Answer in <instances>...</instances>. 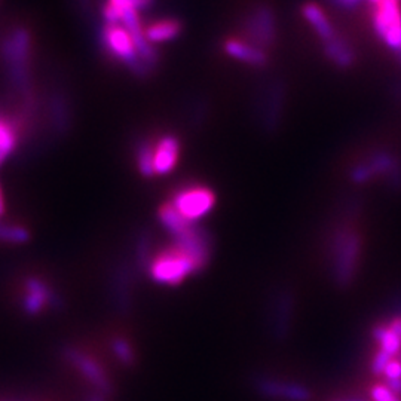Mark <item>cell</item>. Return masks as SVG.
Here are the masks:
<instances>
[{
  "label": "cell",
  "mask_w": 401,
  "mask_h": 401,
  "mask_svg": "<svg viewBox=\"0 0 401 401\" xmlns=\"http://www.w3.org/2000/svg\"><path fill=\"white\" fill-rule=\"evenodd\" d=\"M33 39L27 27H14L0 42V55L6 66L8 80L28 106L33 100L32 85Z\"/></svg>",
  "instance_id": "cell-1"
},
{
  "label": "cell",
  "mask_w": 401,
  "mask_h": 401,
  "mask_svg": "<svg viewBox=\"0 0 401 401\" xmlns=\"http://www.w3.org/2000/svg\"><path fill=\"white\" fill-rule=\"evenodd\" d=\"M363 241L355 229L349 226L339 227L332 239V272L335 283L346 288L355 277L358 269Z\"/></svg>",
  "instance_id": "cell-2"
},
{
  "label": "cell",
  "mask_w": 401,
  "mask_h": 401,
  "mask_svg": "<svg viewBox=\"0 0 401 401\" xmlns=\"http://www.w3.org/2000/svg\"><path fill=\"white\" fill-rule=\"evenodd\" d=\"M149 277L160 286H178L198 269L186 254L171 243L156 253L147 269Z\"/></svg>",
  "instance_id": "cell-3"
},
{
  "label": "cell",
  "mask_w": 401,
  "mask_h": 401,
  "mask_svg": "<svg viewBox=\"0 0 401 401\" xmlns=\"http://www.w3.org/2000/svg\"><path fill=\"white\" fill-rule=\"evenodd\" d=\"M171 204L187 222L195 223L205 217L216 205V194L203 185H189L178 189L173 195Z\"/></svg>",
  "instance_id": "cell-4"
},
{
  "label": "cell",
  "mask_w": 401,
  "mask_h": 401,
  "mask_svg": "<svg viewBox=\"0 0 401 401\" xmlns=\"http://www.w3.org/2000/svg\"><path fill=\"white\" fill-rule=\"evenodd\" d=\"M62 355L67 363L75 367L86 382L91 384L95 389V393L109 397L113 394V384L106 373L104 367L98 363L95 358L88 355L84 351H80L76 346L66 345L62 348Z\"/></svg>",
  "instance_id": "cell-5"
},
{
  "label": "cell",
  "mask_w": 401,
  "mask_h": 401,
  "mask_svg": "<svg viewBox=\"0 0 401 401\" xmlns=\"http://www.w3.org/2000/svg\"><path fill=\"white\" fill-rule=\"evenodd\" d=\"M102 37L104 48L113 58L128 64L136 73H147V68L140 62L133 35L122 24H106Z\"/></svg>",
  "instance_id": "cell-6"
},
{
  "label": "cell",
  "mask_w": 401,
  "mask_h": 401,
  "mask_svg": "<svg viewBox=\"0 0 401 401\" xmlns=\"http://www.w3.org/2000/svg\"><path fill=\"white\" fill-rule=\"evenodd\" d=\"M373 27L376 35L394 51H401V8L400 0H380L375 5Z\"/></svg>",
  "instance_id": "cell-7"
},
{
  "label": "cell",
  "mask_w": 401,
  "mask_h": 401,
  "mask_svg": "<svg viewBox=\"0 0 401 401\" xmlns=\"http://www.w3.org/2000/svg\"><path fill=\"white\" fill-rule=\"evenodd\" d=\"M24 297L23 310L28 317H37L45 308L62 310L64 308V300L54 288L49 287L42 278L28 277L24 281Z\"/></svg>",
  "instance_id": "cell-8"
},
{
  "label": "cell",
  "mask_w": 401,
  "mask_h": 401,
  "mask_svg": "<svg viewBox=\"0 0 401 401\" xmlns=\"http://www.w3.org/2000/svg\"><path fill=\"white\" fill-rule=\"evenodd\" d=\"M173 244L192 260L198 272L208 265L212 257V239L205 229L190 226L186 232L174 238Z\"/></svg>",
  "instance_id": "cell-9"
},
{
  "label": "cell",
  "mask_w": 401,
  "mask_h": 401,
  "mask_svg": "<svg viewBox=\"0 0 401 401\" xmlns=\"http://www.w3.org/2000/svg\"><path fill=\"white\" fill-rule=\"evenodd\" d=\"M256 388L262 395L284 401H309L310 393L304 385L272 377H257Z\"/></svg>",
  "instance_id": "cell-10"
},
{
  "label": "cell",
  "mask_w": 401,
  "mask_h": 401,
  "mask_svg": "<svg viewBox=\"0 0 401 401\" xmlns=\"http://www.w3.org/2000/svg\"><path fill=\"white\" fill-rule=\"evenodd\" d=\"M152 147L153 171L155 174L171 173L178 162L180 158V142L176 136L167 134L158 138L155 143H150Z\"/></svg>",
  "instance_id": "cell-11"
},
{
  "label": "cell",
  "mask_w": 401,
  "mask_h": 401,
  "mask_svg": "<svg viewBox=\"0 0 401 401\" xmlns=\"http://www.w3.org/2000/svg\"><path fill=\"white\" fill-rule=\"evenodd\" d=\"M131 269L127 263H120L115 268L112 275V299L115 308L120 314H127L131 309Z\"/></svg>",
  "instance_id": "cell-12"
},
{
  "label": "cell",
  "mask_w": 401,
  "mask_h": 401,
  "mask_svg": "<svg viewBox=\"0 0 401 401\" xmlns=\"http://www.w3.org/2000/svg\"><path fill=\"white\" fill-rule=\"evenodd\" d=\"M293 314V296L290 290H279L272 305V333L278 340L287 337Z\"/></svg>",
  "instance_id": "cell-13"
},
{
  "label": "cell",
  "mask_w": 401,
  "mask_h": 401,
  "mask_svg": "<svg viewBox=\"0 0 401 401\" xmlns=\"http://www.w3.org/2000/svg\"><path fill=\"white\" fill-rule=\"evenodd\" d=\"M153 3V0H106L103 18L106 24H119L125 15L140 12Z\"/></svg>",
  "instance_id": "cell-14"
},
{
  "label": "cell",
  "mask_w": 401,
  "mask_h": 401,
  "mask_svg": "<svg viewBox=\"0 0 401 401\" xmlns=\"http://www.w3.org/2000/svg\"><path fill=\"white\" fill-rule=\"evenodd\" d=\"M223 48L227 55L239 59V62H244V63L253 64L257 67L265 66L268 62V57L262 49L250 45L248 42H245V40L230 37L226 40Z\"/></svg>",
  "instance_id": "cell-15"
},
{
  "label": "cell",
  "mask_w": 401,
  "mask_h": 401,
  "mask_svg": "<svg viewBox=\"0 0 401 401\" xmlns=\"http://www.w3.org/2000/svg\"><path fill=\"white\" fill-rule=\"evenodd\" d=\"M302 14L306 18V21L314 27L315 33L324 40V44L337 36L332 23H330L328 17L324 12V9L318 3H314V2L305 3L302 8Z\"/></svg>",
  "instance_id": "cell-16"
},
{
  "label": "cell",
  "mask_w": 401,
  "mask_h": 401,
  "mask_svg": "<svg viewBox=\"0 0 401 401\" xmlns=\"http://www.w3.org/2000/svg\"><path fill=\"white\" fill-rule=\"evenodd\" d=\"M248 32L252 35V40L257 42L259 45H268L274 37L275 28H274V19L272 14H270L266 8L259 9L253 18L248 23Z\"/></svg>",
  "instance_id": "cell-17"
},
{
  "label": "cell",
  "mask_w": 401,
  "mask_h": 401,
  "mask_svg": "<svg viewBox=\"0 0 401 401\" xmlns=\"http://www.w3.org/2000/svg\"><path fill=\"white\" fill-rule=\"evenodd\" d=\"M182 32V24H180L174 18H162L156 19V21L150 23L144 27V36L150 44L167 42L177 37Z\"/></svg>",
  "instance_id": "cell-18"
},
{
  "label": "cell",
  "mask_w": 401,
  "mask_h": 401,
  "mask_svg": "<svg viewBox=\"0 0 401 401\" xmlns=\"http://www.w3.org/2000/svg\"><path fill=\"white\" fill-rule=\"evenodd\" d=\"M158 217H159L160 225L168 230V234L173 238L182 235L190 226L195 225V223L187 222V220L178 213V209L171 203H165L164 205H160Z\"/></svg>",
  "instance_id": "cell-19"
},
{
  "label": "cell",
  "mask_w": 401,
  "mask_h": 401,
  "mask_svg": "<svg viewBox=\"0 0 401 401\" xmlns=\"http://www.w3.org/2000/svg\"><path fill=\"white\" fill-rule=\"evenodd\" d=\"M326 54L333 63H336L339 67H344V68L349 67L355 59L353 49H351L346 40H344L339 36L326 42Z\"/></svg>",
  "instance_id": "cell-20"
},
{
  "label": "cell",
  "mask_w": 401,
  "mask_h": 401,
  "mask_svg": "<svg viewBox=\"0 0 401 401\" xmlns=\"http://www.w3.org/2000/svg\"><path fill=\"white\" fill-rule=\"evenodd\" d=\"M32 239V234L26 226L5 223L0 220V243L23 245Z\"/></svg>",
  "instance_id": "cell-21"
},
{
  "label": "cell",
  "mask_w": 401,
  "mask_h": 401,
  "mask_svg": "<svg viewBox=\"0 0 401 401\" xmlns=\"http://www.w3.org/2000/svg\"><path fill=\"white\" fill-rule=\"evenodd\" d=\"M373 337L380 345V351H384L393 358L398 355L401 351V339L391 332L388 326H376L373 328Z\"/></svg>",
  "instance_id": "cell-22"
},
{
  "label": "cell",
  "mask_w": 401,
  "mask_h": 401,
  "mask_svg": "<svg viewBox=\"0 0 401 401\" xmlns=\"http://www.w3.org/2000/svg\"><path fill=\"white\" fill-rule=\"evenodd\" d=\"M51 118L57 133L64 134L68 128V107L66 104V98L62 94H54L51 97Z\"/></svg>",
  "instance_id": "cell-23"
},
{
  "label": "cell",
  "mask_w": 401,
  "mask_h": 401,
  "mask_svg": "<svg viewBox=\"0 0 401 401\" xmlns=\"http://www.w3.org/2000/svg\"><path fill=\"white\" fill-rule=\"evenodd\" d=\"M18 144V125L0 113V149L14 152Z\"/></svg>",
  "instance_id": "cell-24"
},
{
  "label": "cell",
  "mask_w": 401,
  "mask_h": 401,
  "mask_svg": "<svg viewBox=\"0 0 401 401\" xmlns=\"http://www.w3.org/2000/svg\"><path fill=\"white\" fill-rule=\"evenodd\" d=\"M112 351L120 364H124L127 367H131L136 364V353L131 344H129L127 339L115 337L112 340Z\"/></svg>",
  "instance_id": "cell-25"
},
{
  "label": "cell",
  "mask_w": 401,
  "mask_h": 401,
  "mask_svg": "<svg viewBox=\"0 0 401 401\" xmlns=\"http://www.w3.org/2000/svg\"><path fill=\"white\" fill-rule=\"evenodd\" d=\"M137 167L144 177L155 176L153 171V159H152V147L150 143L140 144L137 149Z\"/></svg>",
  "instance_id": "cell-26"
},
{
  "label": "cell",
  "mask_w": 401,
  "mask_h": 401,
  "mask_svg": "<svg viewBox=\"0 0 401 401\" xmlns=\"http://www.w3.org/2000/svg\"><path fill=\"white\" fill-rule=\"evenodd\" d=\"M152 253H150V236L143 234L140 235L138 241H137V248H136V262L137 266L147 272L149 265L152 262Z\"/></svg>",
  "instance_id": "cell-27"
},
{
  "label": "cell",
  "mask_w": 401,
  "mask_h": 401,
  "mask_svg": "<svg viewBox=\"0 0 401 401\" xmlns=\"http://www.w3.org/2000/svg\"><path fill=\"white\" fill-rule=\"evenodd\" d=\"M373 401H401L386 385H375L370 391Z\"/></svg>",
  "instance_id": "cell-28"
},
{
  "label": "cell",
  "mask_w": 401,
  "mask_h": 401,
  "mask_svg": "<svg viewBox=\"0 0 401 401\" xmlns=\"http://www.w3.org/2000/svg\"><path fill=\"white\" fill-rule=\"evenodd\" d=\"M391 360H393V357H391L386 353H384V351L379 349L377 354L375 355V358L372 361V370H373V373H376V375L384 373Z\"/></svg>",
  "instance_id": "cell-29"
},
{
  "label": "cell",
  "mask_w": 401,
  "mask_h": 401,
  "mask_svg": "<svg viewBox=\"0 0 401 401\" xmlns=\"http://www.w3.org/2000/svg\"><path fill=\"white\" fill-rule=\"evenodd\" d=\"M385 376L389 380H394V379H401V361L397 358H393L389 361V364L385 369Z\"/></svg>",
  "instance_id": "cell-30"
},
{
  "label": "cell",
  "mask_w": 401,
  "mask_h": 401,
  "mask_svg": "<svg viewBox=\"0 0 401 401\" xmlns=\"http://www.w3.org/2000/svg\"><path fill=\"white\" fill-rule=\"evenodd\" d=\"M388 328L401 339V317L395 315V317L391 318L389 323H388Z\"/></svg>",
  "instance_id": "cell-31"
},
{
  "label": "cell",
  "mask_w": 401,
  "mask_h": 401,
  "mask_svg": "<svg viewBox=\"0 0 401 401\" xmlns=\"http://www.w3.org/2000/svg\"><path fill=\"white\" fill-rule=\"evenodd\" d=\"M386 386L393 391L397 397H401V379H394V380L386 379Z\"/></svg>",
  "instance_id": "cell-32"
},
{
  "label": "cell",
  "mask_w": 401,
  "mask_h": 401,
  "mask_svg": "<svg viewBox=\"0 0 401 401\" xmlns=\"http://www.w3.org/2000/svg\"><path fill=\"white\" fill-rule=\"evenodd\" d=\"M361 0H336V3L340 6H345V8H354L355 5H358Z\"/></svg>",
  "instance_id": "cell-33"
},
{
  "label": "cell",
  "mask_w": 401,
  "mask_h": 401,
  "mask_svg": "<svg viewBox=\"0 0 401 401\" xmlns=\"http://www.w3.org/2000/svg\"><path fill=\"white\" fill-rule=\"evenodd\" d=\"M5 212H6L5 199H3V194H2V187H0V218L5 216Z\"/></svg>",
  "instance_id": "cell-34"
},
{
  "label": "cell",
  "mask_w": 401,
  "mask_h": 401,
  "mask_svg": "<svg viewBox=\"0 0 401 401\" xmlns=\"http://www.w3.org/2000/svg\"><path fill=\"white\" fill-rule=\"evenodd\" d=\"M104 395L103 394H100V393H94V394H91L88 397V400L86 401H104Z\"/></svg>",
  "instance_id": "cell-35"
},
{
  "label": "cell",
  "mask_w": 401,
  "mask_h": 401,
  "mask_svg": "<svg viewBox=\"0 0 401 401\" xmlns=\"http://www.w3.org/2000/svg\"><path fill=\"white\" fill-rule=\"evenodd\" d=\"M370 2H372V3H375V5H376V3H379V2H380V0H370Z\"/></svg>",
  "instance_id": "cell-36"
},
{
  "label": "cell",
  "mask_w": 401,
  "mask_h": 401,
  "mask_svg": "<svg viewBox=\"0 0 401 401\" xmlns=\"http://www.w3.org/2000/svg\"><path fill=\"white\" fill-rule=\"evenodd\" d=\"M345 401H363V400H345Z\"/></svg>",
  "instance_id": "cell-37"
},
{
  "label": "cell",
  "mask_w": 401,
  "mask_h": 401,
  "mask_svg": "<svg viewBox=\"0 0 401 401\" xmlns=\"http://www.w3.org/2000/svg\"><path fill=\"white\" fill-rule=\"evenodd\" d=\"M400 53H401V51H400Z\"/></svg>",
  "instance_id": "cell-38"
}]
</instances>
